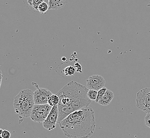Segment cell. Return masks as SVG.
<instances>
[{"label": "cell", "instance_id": "cell-9", "mask_svg": "<svg viewBox=\"0 0 150 138\" xmlns=\"http://www.w3.org/2000/svg\"><path fill=\"white\" fill-rule=\"evenodd\" d=\"M114 98L113 92L109 89H107V92L105 93L104 96L101 98L98 101V104L101 105L106 106L109 105L112 101Z\"/></svg>", "mask_w": 150, "mask_h": 138}, {"label": "cell", "instance_id": "cell-10", "mask_svg": "<svg viewBox=\"0 0 150 138\" xmlns=\"http://www.w3.org/2000/svg\"><path fill=\"white\" fill-rule=\"evenodd\" d=\"M49 10H59L64 7L68 0H48Z\"/></svg>", "mask_w": 150, "mask_h": 138}, {"label": "cell", "instance_id": "cell-15", "mask_svg": "<svg viewBox=\"0 0 150 138\" xmlns=\"http://www.w3.org/2000/svg\"><path fill=\"white\" fill-rule=\"evenodd\" d=\"M107 88L106 87H103L102 88V89H100L98 92V96H97V98L95 101V102L96 103H98V101H100L101 99V98L104 96L105 93L106 92L107 90Z\"/></svg>", "mask_w": 150, "mask_h": 138}, {"label": "cell", "instance_id": "cell-3", "mask_svg": "<svg viewBox=\"0 0 150 138\" xmlns=\"http://www.w3.org/2000/svg\"><path fill=\"white\" fill-rule=\"evenodd\" d=\"M34 92L30 89L20 91L13 100L16 113L23 118H29L35 105Z\"/></svg>", "mask_w": 150, "mask_h": 138}, {"label": "cell", "instance_id": "cell-12", "mask_svg": "<svg viewBox=\"0 0 150 138\" xmlns=\"http://www.w3.org/2000/svg\"><path fill=\"white\" fill-rule=\"evenodd\" d=\"M76 72V71L75 67L71 66V65L67 66L64 70V74L66 76L72 75L75 74Z\"/></svg>", "mask_w": 150, "mask_h": 138}, {"label": "cell", "instance_id": "cell-13", "mask_svg": "<svg viewBox=\"0 0 150 138\" xmlns=\"http://www.w3.org/2000/svg\"><path fill=\"white\" fill-rule=\"evenodd\" d=\"M48 10H49V4H47L46 2H44L41 3L38 8V11L40 12L41 14L45 13Z\"/></svg>", "mask_w": 150, "mask_h": 138}, {"label": "cell", "instance_id": "cell-14", "mask_svg": "<svg viewBox=\"0 0 150 138\" xmlns=\"http://www.w3.org/2000/svg\"><path fill=\"white\" fill-rule=\"evenodd\" d=\"M98 91L93 90V89H89L88 92H87V95L88 98L92 101H95L97 96H98Z\"/></svg>", "mask_w": 150, "mask_h": 138}, {"label": "cell", "instance_id": "cell-11", "mask_svg": "<svg viewBox=\"0 0 150 138\" xmlns=\"http://www.w3.org/2000/svg\"><path fill=\"white\" fill-rule=\"evenodd\" d=\"M59 97L58 95L55 94H52L51 95L48 99V104H49L50 106L52 107L56 105H58V104L59 103Z\"/></svg>", "mask_w": 150, "mask_h": 138}, {"label": "cell", "instance_id": "cell-20", "mask_svg": "<svg viewBox=\"0 0 150 138\" xmlns=\"http://www.w3.org/2000/svg\"><path fill=\"white\" fill-rule=\"evenodd\" d=\"M28 3L30 6H32V0H28Z\"/></svg>", "mask_w": 150, "mask_h": 138}, {"label": "cell", "instance_id": "cell-6", "mask_svg": "<svg viewBox=\"0 0 150 138\" xmlns=\"http://www.w3.org/2000/svg\"><path fill=\"white\" fill-rule=\"evenodd\" d=\"M58 116L59 112L58 105H56L52 107V109L51 110L49 114L47 116L45 120L43 122L44 128L49 131L54 129L57 127V124H58Z\"/></svg>", "mask_w": 150, "mask_h": 138}, {"label": "cell", "instance_id": "cell-2", "mask_svg": "<svg viewBox=\"0 0 150 138\" xmlns=\"http://www.w3.org/2000/svg\"><path fill=\"white\" fill-rule=\"evenodd\" d=\"M64 135L68 138H88L96 127L95 113L92 108L79 109L59 123Z\"/></svg>", "mask_w": 150, "mask_h": 138}, {"label": "cell", "instance_id": "cell-8", "mask_svg": "<svg viewBox=\"0 0 150 138\" xmlns=\"http://www.w3.org/2000/svg\"><path fill=\"white\" fill-rule=\"evenodd\" d=\"M86 84L87 88L98 91L105 87V81L100 75H93L87 79Z\"/></svg>", "mask_w": 150, "mask_h": 138}, {"label": "cell", "instance_id": "cell-19", "mask_svg": "<svg viewBox=\"0 0 150 138\" xmlns=\"http://www.w3.org/2000/svg\"><path fill=\"white\" fill-rule=\"evenodd\" d=\"M74 67H75V69H76V72H78V73L82 72V71H83L82 70V66L79 63H76L75 64Z\"/></svg>", "mask_w": 150, "mask_h": 138}, {"label": "cell", "instance_id": "cell-5", "mask_svg": "<svg viewBox=\"0 0 150 138\" xmlns=\"http://www.w3.org/2000/svg\"><path fill=\"white\" fill-rule=\"evenodd\" d=\"M136 107L145 113L150 112V88H145L137 93Z\"/></svg>", "mask_w": 150, "mask_h": 138}, {"label": "cell", "instance_id": "cell-18", "mask_svg": "<svg viewBox=\"0 0 150 138\" xmlns=\"http://www.w3.org/2000/svg\"><path fill=\"white\" fill-rule=\"evenodd\" d=\"M145 123L147 127L150 128V112L147 113L145 117Z\"/></svg>", "mask_w": 150, "mask_h": 138}, {"label": "cell", "instance_id": "cell-1", "mask_svg": "<svg viewBox=\"0 0 150 138\" xmlns=\"http://www.w3.org/2000/svg\"><path fill=\"white\" fill-rule=\"evenodd\" d=\"M88 90L83 85L72 81L58 92L57 95L60 99L58 105V124L76 111L90 106L92 101L87 95Z\"/></svg>", "mask_w": 150, "mask_h": 138}, {"label": "cell", "instance_id": "cell-21", "mask_svg": "<svg viewBox=\"0 0 150 138\" xmlns=\"http://www.w3.org/2000/svg\"><path fill=\"white\" fill-rule=\"evenodd\" d=\"M0 138H2V137H1V136H0Z\"/></svg>", "mask_w": 150, "mask_h": 138}, {"label": "cell", "instance_id": "cell-16", "mask_svg": "<svg viewBox=\"0 0 150 138\" xmlns=\"http://www.w3.org/2000/svg\"><path fill=\"white\" fill-rule=\"evenodd\" d=\"M0 136H1L3 138H11V133L8 130H3L2 129H0Z\"/></svg>", "mask_w": 150, "mask_h": 138}, {"label": "cell", "instance_id": "cell-4", "mask_svg": "<svg viewBox=\"0 0 150 138\" xmlns=\"http://www.w3.org/2000/svg\"><path fill=\"white\" fill-rule=\"evenodd\" d=\"M52 108L49 104H35L32 109L30 118L34 122L43 123L49 114Z\"/></svg>", "mask_w": 150, "mask_h": 138}, {"label": "cell", "instance_id": "cell-7", "mask_svg": "<svg viewBox=\"0 0 150 138\" xmlns=\"http://www.w3.org/2000/svg\"><path fill=\"white\" fill-rule=\"evenodd\" d=\"M52 94V92L47 88H38L34 92L35 104L40 105L48 104L49 98Z\"/></svg>", "mask_w": 150, "mask_h": 138}, {"label": "cell", "instance_id": "cell-17", "mask_svg": "<svg viewBox=\"0 0 150 138\" xmlns=\"http://www.w3.org/2000/svg\"><path fill=\"white\" fill-rule=\"evenodd\" d=\"M44 0H32V6L34 9L38 10V6L42 3L44 2Z\"/></svg>", "mask_w": 150, "mask_h": 138}]
</instances>
